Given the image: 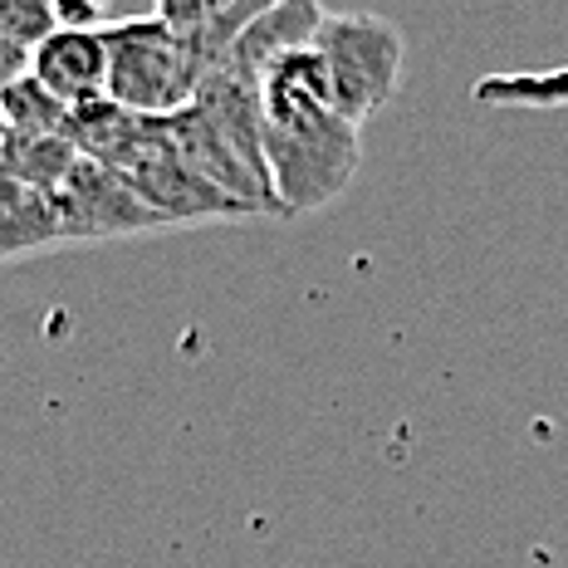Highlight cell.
Instances as JSON below:
<instances>
[{
    "label": "cell",
    "instance_id": "cell-1",
    "mask_svg": "<svg viewBox=\"0 0 568 568\" xmlns=\"http://www.w3.org/2000/svg\"><path fill=\"white\" fill-rule=\"evenodd\" d=\"M265 168L280 216H310L338 201L358 176V123L334 109L314 44L284 54L265 74Z\"/></svg>",
    "mask_w": 568,
    "mask_h": 568
},
{
    "label": "cell",
    "instance_id": "cell-2",
    "mask_svg": "<svg viewBox=\"0 0 568 568\" xmlns=\"http://www.w3.org/2000/svg\"><path fill=\"white\" fill-rule=\"evenodd\" d=\"M109 40V99L142 118H168L186 103H196L201 59L186 34H176L168 20L142 16L103 26Z\"/></svg>",
    "mask_w": 568,
    "mask_h": 568
},
{
    "label": "cell",
    "instance_id": "cell-3",
    "mask_svg": "<svg viewBox=\"0 0 568 568\" xmlns=\"http://www.w3.org/2000/svg\"><path fill=\"white\" fill-rule=\"evenodd\" d=\"M314 50L324 59L328 93L343 118L363 128L393 103L402 84V54H407V40L393 20L368 16V10H338V16H324Z\"/></svg>",
    "mask_w": 568,
    "mask_h": 568
},
{
    "label": "cell",
    "instance_id": "cell-4",
    "mask_svg": "<svg viewBox=\"0 0 568 568\" xmlns=\"http://www.w3.org/2000/svg\"><path fill=\"white\" fill-rule=\"evenodd\" d=\"M50 201L64 245H99V241H118V235L168 231V221L133 192V182L123 172L103 168L93 158H79L74 172L64 176V186Z\"/></svg>",
    "mask_w": 568,
    "mask_h": 568
},
{
    "label": "cell",
    "instance_id": "cell-5",
    "mask_svg": "<svg viewBox=\"0 0 568 568\" xmlns=\"http://www.w3.org/2000/svg\"><path fill=\"white\" fill-rule=\"evenodd\" d=\"M133 182V192L168 221V231L176 226H211V221H245L255 216L245 201H235L231 192H221L216 182H206L201 172H192L182 158L152 133V118H148V138L138 142V152L118 168Z\"/></svg>",
    "mask_w": 568,
    "mask_h": 568
},
{
    "label": "cell",
    "instance_id": "cell-6",
    "mask_svg": "<svg viewBox=\"0 0 568 568\" xmlns=\"http://www.w3.org/2000/svg\"><path fill=\"white\" fill-rule=\"evenodd\" d=\"M152 133L168 142V148H172L192 172H201L206 182H216L221 192H231L235 201H245L255 216H280L275 192H270V186L251 172V162H245L241 152L231 148V138L221 133L216 118H211L206 109L186 103V109H176V113H168V118H152Z\"/></svg>",
    "mask_w": 568,
    "mask_h": 568
},
{
    "label": "cell",
    "instance_id": "cell-7",
    "mask_svg": "<svg viewBox=\"0 0 568 568\" xmlns=\"http://www.w3.org/2000/svg\"><path fill=\"white\" fill-rule=\"evenodd\" d=\"M324 16H328V10L318 6V0H280L275 10H265V16L251 20V26L235 34L231 50L221 54L211 69H231V74L251 79V84H265V74L280 64L284 54L314 44Z\"/></svg>",
    "mask_w": 568,
    "mask_h": 568
},
{
    "label": "cell",
    "instance_id": "cell-8",
    "mask_svg": "<svg viewBox=\"0 0 568 568\" xmlns=\"http://www.w3.org/2000/svg\"><path fill=\"white\" fill-rule=\"evenodd\" d=\"M30 74L69 109L93 103L109 93V40L103 30H54L30 50Z\"/></svg>",
    "mask_w": 568,
    "mask_h": 568
},
{
    "label": "cell",
    "instance_id": "cell-9",
    "mask_svg": "<svg viewBox=\"0 0 568 568\" xmlns=\"http://www.w3.org/2000/svg\"><path fill=\"white\" fill-rule=\"evenodd\" d=\"M142 138H148V118L123 109L109 93L69 109V142L79 148V158H93V162H103V168H123L138 152Z\"/></svg>",
    "mask_w": 568,
    "mask_h": 568
},
{
    "label": "cell",
    "instance_id": "cell-10",
    "mask_svg": "<svg viewBox=\"0 0 568 568\" xmlns=\"http://www.w3.org/2000/svg\"><path fill=\"white\" fill-rule=\"evenodd\" d=\"M54 245H64L54 201L0 168V265L34 251H54Z\"/></svg>",
    "mask_w": 568,
    "mask_h": 568
},
{
    "label": "cell",
    "instance_id": "cell-11",
    "mask_svg": "<svg viewBox=\"0 0 568 568\" xmlns=\"http://www.w3.org/2000/svg\"><path fill=\"white\" fill-rule=\"evenodd\" d=\"M74 162H79V148L69 138H20V133H10L6 152H0V168L16 176V182L44 192V196H54L59 186H64V176L74 172Z\"/></svg>",
    "mask_w": 568,
    "mask_h": 568
},
{
    "label": "cell",
    "instance_id": "cell-12",
    "mask_svg": "<svg viewBox=\"0 0 568 568\" xmlns=\"http://www.w3.org/2000/svg\"><path fill=\"white\" fill-rule=\"evenodd\" d=\"M0 118L20 138H69V103H59L34 74L0 93Z\"/></svg>",
    "mask_w": 568,
    "mask_h": 568
},
{
    "label": "cell",
    "instance_id": "cell-13",
    "mask_svg": "<svg viewBox=\"0 0 568 568\" xmlns=\"http://www.w3.org/2000/svg\"><path fill=\"white\" fill-rule=\"evenodd\" d=\"M0 30H6L16 44L34 50V44H44L59 30L54 0H0Z\"/></svg>",
    "mask_w": 568,
    "mask_h": 568
},
{
    "label": "cell",
    "instance_id": "cell-14",
    "mask_svg": "<svg viewBox=\"0 0 568 568\" xmlns=\"http://www.w3.org/2000/svg\"><path fill=\"white\" fill-rule=\"evenodd\" d=\"M226 10H235V0H158V10H152V16L168 20L176 34H186V40H192V34L216 26Z\"/></svg>",
    "mask_w": 568,
    "mask_h": 568
},
{
    "label": "cell",
    "instance_id": "cell-15",
    "mask_svg": "<svg viewBox=\"0 0 568 568\" xmlns=\"http://www.w3.org/2000/svg\"><path fill=\"white\" fill-rule=\"evenodd\" d=\"M103 10H109V0H54L59 30H99Z\"/></svg>",
    "mask_w": 568,
    "mask_h": 568
},
{
    "label": "cell",
    "instance_id": "cell-16",
    "mask_svg": "<svg viewBox=\"0 0 568 568\" xmlns=\"http://www.w3.org/2000/svg\"><path fill=\"white\" fill-rule=\"evenodd\" d=\"M26 74H30V50L0 30V93L16 84V79H26Z\"/></svg>",
    "mask_w": 568,
    "mask_h": 568
},
{
    "label": "cell",
    "instance_id": "cell-17",
    "mask_svg": "<svg viewBox=\"0 0 568 568\" xmlns=\"http://www.w3.org/2000/svg\"><path fill=\"white\" fill-rule=\"evenodd\" d=\"M6 138H10V128H6V118H0V152H6Z\"/></svg>",
    "mask_w": 568,
    "mask_h": 568
}]
</instances>
